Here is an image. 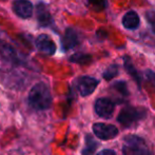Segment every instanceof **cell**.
Returning <instances> with one entry per match:
<instances>
[{"instance_id":"cell-1","label":"cell","mask_w":155,"mask_h":155,"mask_svg":"<svg viewBox=\"0 0 155 155\" xmlns=\"http://www.w3.org/2000/svg\"><path fill=\"white\" fill-rule=\"evenodd\" d=\"M52 94L45 82H38L32 87L28 96L29 106L35 111H45L52 106Z\"/></svg>"},{"instance_id":"cell-2","label":"cell","mask_w":155,"mask_h":155,"mask_svg":"<svg viewBox=\"0 0 155 155\" xmlns=\"http://www.w3.org/2000/svg\"><path fill=\"white\" fill-rule=\"evenodd\" d=\"M124 155H152L145 140L136 135H129L124 139Z\"/></svg>"},{"instance_id":"cell-3","label":"cell","mask_w":155,"mask_h":155,"mask_svg":"<svg viewBox=\"0 0 155 155\" xmlns=\"http://www.w3.org/2000/svg\"><path fill=\"white\" fill-rule=\"evenodd\" d=\"M146 110L141 108H134V107H127L120 111L117 120L124 127H132L133 124L138 123L146 117Z\"/></svg>"},{"instance_id":"cell-4","label":"cell","mask_w":155,"mask_h":155,"mask_svg":"<svg viewBox=\"0 0 155 155\" xmlns=\"http://www.w3.org/2000/svg\"><path fill=\"white\" fill-rule=\"evenodd\" d=\"M98 84H99V81L91 76H80L74 82L77 92L84 97L91 95L96 90Z\"/></svg>"},{"instance_id":"cell-5","label":"cell","mask_w":155,"mask_h":155,"mask_svg":"<svg viewBox=\"0 0 155 155\" xmlns=\"http://www.w3.org/2000/svg\"><path fill=\"white\" fill-rule=\"evenodd\" d=\"M35 45H36L37 50L39 52H41L42 54L48 56L54 55L56 52V49H57L55 41L48 34L38 35L36 37V39H35Z\"/></svg>"},{"instance_id":"cell-6","label":"cell","mask_w":155,"mask_h":155,"mask_svg":"<svg viewBox=\"0 0 155 155\" xmlns=\"http://www.w3.org/2000/svg\"><path fill=\"white\" fill-rule=\"evenodd\" d=\"M96 114L99 117L104 119H109L112 117L113 113L115 110V104L111 99L106 97L98 98L94 104Z\"/></svg>"},{"instance_id":"cell-7","label":"cell","mask_w":155,"mask_h":155,"mask_svg":"<svg viewBox=\"0 0 155 155\" xmlns=\"http://www.w3.org/2000/svg\"><path fill=\"white\" fill-rule=\"evenodd\" d=\"M93 132L99 139L108 140L112 139L118 135L119 131L113 124H107L102 123H96L93 124Z\"/></svg>"},{"instance_id":"cell-8","label":"cell","mask_w":155,"mask_h":155,"mask_svg":"<svg viewBox=\"0 0 155 155\" xmlns=\"http://www.w3.org/2000/svg\"><path fill=\"white\" fill-rule=\"evenodd\" d=\"M36 19L39 28H50L54 25L49 8L43 1L38 2L36 5Z\"/></svg>"},{"instance_id":"cell-9","label":"cell","mask_w":155,"mask_h":155,"mask_svg":"<svg viewBox=\"0 0 155 155\" xmlns=\"http://www.w3.org/2000/svg\"><path fill=\"white\" fill-rule=\"evenodd\" d=\"M15 15L22 19H30L33 15V3L29 0H15L12 5Z\"/></svg>"},{"instance_id":"cell-10","label":"cell","mask_w":155,"mask_h":155,"mask_svg":"<svg viewBox=\"0 0 155 155\" xmlns=\"http://www.w3.org/2000/svg\"><path fill=\"white\" fill-rule=\"evenodd\" d=\"M79 45V35L73 28H68L61 37V48L64 52L74 49Z\"/></svg>"},{"instance_id":"cell-11","label":"cell","mask_w":155,"mask_h":155,"mask_svg":"<svg viewBox=\"0 0 155 155\" xmlns=\"http://www.w3.org/2000/svg\"><path fill=\"white\" fill-rule=\"evenodd\" d=\"M121 22H123V25L126 29L136 30L137 28L139 27L140 19H139V16L136 12H134V11H129L128 13L124 14Z\"/></svg>"},{"instance_id":"cell-12","label":"cell","mask_w":155,"mask_h":155,"mask_svg":"<svg viewBox=\"0 0 155 155\" xmlns=\"http://www.w3.org/2000/svg\"><path fill=\"white\" fill-rule=\"evenodd\" d=\"M99 143L94 139V137L91 134L86 135V143H84V147L81 151L82 155H94L96 149L98 148Z\"/></svg>"},{"instance_id":"cell-13","label":"cell","mask_w":155,"mask_h":155,"mask_svg":"<svg viewBox=\"0 0 155 155\" xmlns=\"http://www.w3.org/2000/svg\"><path fill=\"white\" fill-rule=\"evenodd\" d=\"M124 69H126V71L128 72L131 76H132V78L135 80V82L138 84V87H140L141 77H140V75H139L138 71L135 69V67L133 65L132 61H131V59L128 57V56L124 57Z\"/></svg>"},{"instance_id":"cell-14","label":"cell","mask_w":155,"mask_h":155,"mask_svg":"<svg viewBox=\"0 0 155 155\" xmlns=\"http://www.w3.org/2000/svg\"><path fill=\"white\" fill-rule=\"evenodd\" d=\"M91 60H92V57L88 54L84 53H76L70 57V61L79 63V64H87V63L91 62Z\"/></svg>"},{"instance_id":"cell-15","label":"cell","mask_w":155,"mask_h":155,"mask_svg":"<svg viewBox=\"0 0 155 155\" xmlns=\"http://www.w3.org/2000/svg\"><path fill=\"white\" fill-rule=\"evenodd\" d=\"M118 75V65L112 64L102 73V77L106 80H111Z\"/></svg>"},{"instance_id":"cell-16","label":"cell","mask_w":155,"mask_h":155,"mask_svg":"<svg viewBox=\"0 0 155 155\" xmlns=\"http://www.w3.org/2000/svg\"><path fill=\"white\" fill-rule=\"evenodd\" d=\"M89 4L94 11L100 12V11H104L107 8L108 1L107 0H89Z\"/></svg>"},{"instance_id":"cell-17","label":"cell","mask_w":155,"mask_h":155,"mask_svg":"<svg viewBox=\"0 0 155 155\" xmlns=\"http://www.w3.org/2000/svg\"><path fill=\"white\" fill-rule=\"evenodd\" d=\"M113 90L117 91L120 95L123 96H128V88H127V84L124 81V80H119V81H116L113 84L112 86Z\"/></svg>"},{"instance_id":"cell-18","label":"cell","mask_w":155,"mask_h":155,"mask_svg":"<svg viewBox=\"0 0 155 155\" xmlns=\"http://www.w3.org/2000/svg\"><path fill=\"white\" fill-rule=\"evenodd\" d=\"M146 18L151 27L152 31L155 33V11H148L146 13Z\"/></svg>"},{"instance_id":"cell-19","label":"cell","mask_w":155,"mask_h":155,"mask_svg":"<svg viewBox=\"0 0 155 155\" xmlns=\"http://www.w3.org/2000/svg\"><path fill=\"white\" fill-rule=\"evenodd\" d=\"M145 76L148 79V81L152 84V87L155 89V72L151 71V70H147L145 72Z\"/></svg>"},{"instance_id":"cell-20","label":"cell","mask_w":155,"mask_h":155,"mask_svg":"<svg viewBox=\"0 0 155 155\" xmlns=\"http://www.w3.org/2000/svg\"><path fill=\"white\" fill-rule=\"evenodd\" d=\"M97 155H116V153H115V151H113L111 149H106L100 151Z\"/></svg>"},{"instance_id":"cell-21","label":"cell","mask_w":155,"mask_h":155,"mask_svg":"<svg viewBox=\"0 0 155 155\" xmlns=\"http://www.w3.org/2000/svg\"><path fill=\"white\" fill-rule=\"evenodd\" d=\"M0 1H2V2H3V1H6V0H0Z\"/></svg>"}]
</instances>
